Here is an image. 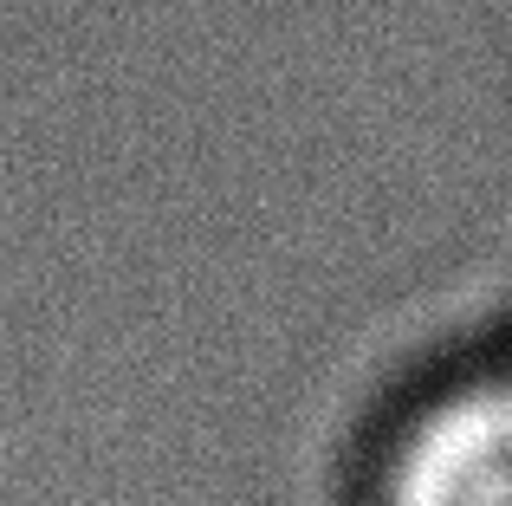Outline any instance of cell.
<instances>
[{
    "instance_id": "6da1fadb",
    "label": "cell",
    "mask_w": 512,
    "mask_h": 506,
    "mask_svg": "<svg viewBox=\"0 0 512 506\" xmlns=\"http://www.w3.org/2000/svg\"><path fill=\"white\" fill-rule=\"evenodd\" d=\"M389 506H512V377L448 396L409 435Z\"/></svg>"
}]
</instances>
